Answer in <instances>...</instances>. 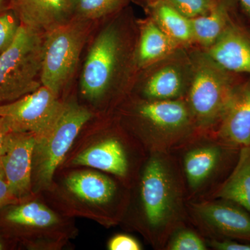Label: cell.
Listing matches in <instances>:
<instances>
[{
  "instance_id": "6da1fadb",
  "label": "cell",
  "mask_w": 250,
  "mask_h": 250,
  "mask_svg": "<svg viewBox=\"0 0 250 250\" xmlns=\"http://www.w3.org/2000/svg\"><path fill=\"white\" fill-rule=\"evenodd\" d=\"M187 190L177 156L149 153L138 179L139 228L155 250H164L171 233L188 223Z\"/></svg>"
},
{
  "instance_id": "7a4b0ae2",
  "label": "cell",
  "mask_w": 250,
  "mask_h": 250,
  "mask_svg": "<svg viewBox=\"0 0 250 250\" xmlns=\"http://www.w3.org/2000/svg\"><path fill=\"white\" fill-rule=\"evenodd\" d=\"M240 149L214 134H200L174 153L187 190V202L208 198L231 172Z\"/></svg>"
},
{
  "instance_id": "3957f363",
  "label": "cell",
  "mask_w": 250,
  "mask_h": 250,
  "mask_svg": "<svg viewBox=\"0 0 250 250\" xmlns=\"http://www.w3.org/2000/svg\"><path fill=\"white\" fill-rule=\"evenodd\" d=\"M134 116L141 144L149 153L174 152L198 132L186 98L152 101L141 99Z\"/></svg>"
},
{
  "instance_id": "277c9868",
  "label": "cell",
  "mask_w": 250,
  "mask_h": 250,
  "mask_svg": "<svg viewBox=\"0 0 250 250\" xmlns=\"http://www.w3.org/2000/svg\"><path fill=\"white\" fill-rule=\"evenodd\" d=\"M192 79L187 97L198 134H213L238 85L207 52L191 57Z\"/></svg>"
},
{
  "instance_id": "5b68a950",
  "label": "cell",
  "mask_w": 250,
  "mask_h": 250,
  "mask_svg": "<svg viewBox=\"0 0 250 250\" xmlns=\"http://www.w3.org/2000/svg\"><path fill=\"white\" fill-rule=\"evenodd\" d=\"M21 24L12 45L0 54V104L39 89L43 39Z\"/></svg>"
},
{
  "instance_id": "8992f818",
  "label": "cell",
  "mask_w": 250,
  "mask_h": 250,
  "mask_svg": "<svg viewBox=\"0 0 250 250\" xmlns=\"http://www.w3.org/2000/svg\"><path fill=\"white\" fill-rule=\"evenodd\" d=\"M86 21L62 23L45 33L42 44L41 81L59 95L72 78L88 36Z\"/></svg>"
},
{
  "instance_id": "52a82bcc",
  "label": "cell",
  "mask_w": 250,
  "mask_h": 250,
  "mask_svg": "<svg viewBox=\"0 0 250 250\" xmlns=\"http://www.w3.org/2000/svg\"><path fill=\"white\" fill-rule=\"evenodd\" d=\"M91 116V113L83 106L64 103L53 126L44 136L36 139L33 170L38 185H50L54 172Z\"/></svg>"
},
{
  "instance_id": "ba28073f",
  "label": "cell",
  "mask_w": 250,
  "mask_h": 250,
  "mask_svg": "<svg viewBox=\"0 0 250 250\" xmlns=\"http://www.w3.org/2000/svg\"><path fill=\"white\" fill-rule=\"evenodd\" d=\"M188 222L205 238L236 240L250 243V213L223 198L187 202Z\"/></svg>"
},
{
  "instance_id": "9c48e42d",
  "label": "cell",
  "mask_w": 250,
  "mask_h": 250,
  "mask_svg": "<svg viewBox=\"0 0 250 250\" xmlns=\"http://www.w3.org/2000/svg\"><path fill=\"white\" fill-rule=\"evenodd\" d=\"M122 46L120 31L113 24L97 36L81 77V91L85 98L99 100L111 88L121 60Z\"/></svg>"
},
{
  "instance_id": "30bf717a",
  "label": "cell",
  "mask_w": 250,
  "mask_h": 250,
  "mask_svg": "<svg viewBox=\"0 0 250 250\" xmlns=\"http://www.w3.org/2000/svg\"><path fill=\"white\" fill-rule=\"evenodd\" d=\"M63 105L58 95L42 85L14 102L0 104V117L13 131L32 133L38 139L53 126Z\"/></svg>"
},
{
  "instance_id": "8fae6325",
  "label": "cell",
  "mask_w": 250,
  "mask_h": 250,
  "mask_svg": "<svg viewBox=\"0 0 250 250\" xmlns=\"http://www.w3.org/2000/svg\"><path fill=\"white\" fill-rule=\"evenodd\" d=\"M149 65L151 69L141 86L143 100L159 101L186 98L192 79L190 57L177 49Z\"/></svg>"
},
{
  "instance_id": "7c38bea8",
  "label": "cell",
  "mask_w": 250,
  "mask_h": 250,
  "mask_svg": "<svg viewBox=\"0 0 250 250\" xmlns=\"http://www.w3.org/2000/svg\"><path fill=\"white\" fill-rule=\"evenodd\" d=\"M35 135L12 131L0 154V166L11 191L19 202L24 201L32 187Z\"/></svg>"
},
{
  "instance_id": "4fadbf2b",
  "label": "cell",
  "mask_w": 250,
  "mask_h": 250,
  "mask_svg": "<svg viewBox=\"0 0 250 250\" xmlns=\"http://www.w3.org/2000/svg\"><path fill=\"white\" fill-rule=\"evenodd\" d=\"M75 165L104 171L126 180L132 172V162L125 141L116 135L108 136L85 149L74 159Z\"/></svg>"
},
{
  "instance_id": "5bb4252c",
  "label": "cell",
  "mask_w": 250,
  "mask_h": 250,
  "mask_svg": "<svg viewBox=\"0 0 250 250\" xmlns=\"http://www.w3.org/2000/svg\"><path fill=\"white\" fill-rule=\"evenodd\" d=\"M21 24L36 32H47L67 22L72 14V0H9V8Z\"/></svg>"
},
{
  "instance_id": "9a60e30c",
  "label": "cell",
  "mask_w": 250,
  "mask_h": 250,
  "mask_svg": "<svg viewBox=\"0 0 250 250\" xmlns=\"http://www.w3.org/2000/svg\"><path fill=\"white\" fill-rule=\"evenodd\" d=\"M213 134L238 149L250 146V80L238 85Z\"/></svg>"
},
{
  "instance_id": "2e32d148",
  "label": "cell",
  "mask_w": 250,
  "mask_h": 250,
  "mask_svg": "<svg viewBox=\"0 0 250 250\" xmlns=\"http://www.w3.org/2000/svg\"><path fill=\"white\" fill-rule=\"evenodd\" d=\"M206 49L210 58L228 71L250 75V36L232 21Z\"/></svg>"
},
{
  "instance_id": "e0dca14e",
  "label": "cell",
  "mask_w": 250,
  "mask_h": 250,
  "mask_svg": "<svg viewBox=\"0 0 250 250\" xmlns=\"http://www.w3.org/2000/svg\"><path fill=\"white\" fill-rule=\"evenodd\" d=\"M66 185L78 198L97 205H111L118 193V184L113 179L90 171L70 174Z\"/></svg>"
},
{
  "instance_id": "ac0fdd59",
  "label": "cell",
  "mask_w": 250,
  "mask_h": 250,
  "mask_svg": "<svg viewBox=\"0 0 250 250\" xmlns=\"http://www.w3.org/2000/svg\"><path fill=\"white\" fill-rule=\"evenodd\" d=\"M208 198L231 200L250 213V146L240 149L232 170Z\"/></svg>"
},
{
  "instance_id": "d6986e66",
  "label": "cell",
  "mask_w": 250,
  "mask_h": 250,
  "mask_svg": "<svg viewBox=\"0 0 250 250\" xmlns=\"http://www.w3.org/2000/svg\"><path fill=\"white\" fill-rule=\"evenodd\" d=\"M237 0H215L205 16L191 19L193 41L206 48L218 39L231 22Z\"/></svg>"
},
{
  "instance_id": "ffe728a7",
  "label": "cell",
  "mask_w": 250,
  "mask_h": 250,
  "mask_svg": "<svg viewBox=\"0 0 250 250\" xmlns=\"http://www.w3.org/2000/svg\"><path fill=\"white\" fill-rule=\"evenodd\" d=\"M4 208L1 222L8 228H47L58 222L57 215L39 202H19Z\"/></svg>"
},
{
  "instance_id": "44dd1931",
  "label": "cell",
  "mask_w": 250,
  "mask_h": 250,
  "mask_svg": "<svg viewBox=\"0 0 250 250\" xmlns=\"http://www.w3.org/2000/svg\"><path fill=\"white\" fill-rule=\"evenodd\" d=\"M178 46L175 41L151 20L141 29L137 49L138 62L141 66H149L173 53Z\"/></svg>"
},
{
  "instance_id": "7402d4cb",
  "label": "cell",
  "mask_w": 250,
  "mask_h": 250,
  "mask_svg": "<svg viewBox=\"0 0 250 250\" xmlns=\"http://www.w3.org/2000/svg\"><path fill=\"white\" fill-rule=\"evenodd\" d=\"M153 21L178 45L193 41L191 20L179 12L166 0L152 5Z\"/></svg>"
},
{
  "instance_id": "603a6c76",
  "label": "cell",
  "mask_w": 250,
  "mask_h": 250,
  "mask_svg": "<svg viewBox=\"0 0 250 250\" xmlns=\"http://www.w3.org/2000/svg\"><path fill=\"white\" fill-rule=\"evenodd\" d=\"M205 237L190 225H182L171 233L164 250H207Z\"/></svg>"
},
{
  "instance_id": "cb8c5ba5",
  "label": "cell",
  "mask_w": 250,
  "mask_h": 250,
  "mask_svg": "<svg viewBox=\"0 0 250 250\" xmlns=\"http://www.w3.org/2000/svg\"><path fill=\"white\" fill-rule=\"evenodd\" d=\"M125 0H72V14L80 20L90 21L104 17L121 6Z\"/></svg>"
},
{
  "instance_id": "d4e9b609",
  "label": "cell",
  "mask_w": 250,
  "mask_h": 250,
  "mask_svg": "<svg viewBox=\"0 0 250 250\" xmlns=\"http://www.w3.org/2000/svg\"><path fill=\"white\" fill-rule=\"evenodd\" d=\"M21 24L12 10L7 9L0 12V54L12 45Z\"/></svg>"
},
{
  "instance_id": "484cf974",
  "label": "cell",
  "mask_w": 250,
  "mask_h": 250,
  "mask_svg": "<svg viewBox=\"0 0 250 250\" xmlns=\"http://www.w3.org/2000/svg\"><path fill=\"white\" fill-rule=\"evenodd\" d=\"M174 9L189 19L205 16L209 12L215 0H166Z\"/></svg>"
},
{
  "instance_id": "4316f807",
  "label": "cell",
  "mask_w": 250,
  "mask_h": 250,
  "mask_svg": "<svg viewBox=\"0 0 250 250\" xmlns=\"http://www.w3.org/2000/svg\"><path fill=\"white\" fill-rule=\"evenodd\" d=\"M208 248L215 250H250V243L236 240L205 238Z\"/></svg>"
},
{
  "instance_id": "83f0119b",
  "label": "cell",
  "mask_w": 250,
  "mask_h": 250,
  "mask_svg": "<svg viewBox=\"0 0 250 250\" xmlns=\"http://www.w3.org/2000/svg\"><path fill=\"white\" fill-rule=\"evenodd\" d=\"M110 250H141L142 246L133 237L125 234H118L113 236L108 244Z\"/></svg>"
},
{
  "instance_id": "f1b7e54d",
  "label": "cell",
  "mask_w": 250,
  "mask_h": 250,
  "mask_svg": "<svg viewBox=\"0 0 250 250\" xmlns=\"http://www.w3.org/2000/svg\"><path fill=\"white\" fill-rule=\"evenodd\" d=\"M17 202H19V200L15 197L14 193L11 191L0 166V209L6 206L13 205Z\"/></svg>"
},
{
  "instance_id": "f546056e",
  "label": "cell",
  "mask_w": 250,
  "mask_h": 250,
  "mask_svg": "<svg viewBox=\"0 0 250 250\" xmlns=\"http://www.w3.org/2000/svg\"><path fill=\"white\" fill-rule=\"evenodd\" d=\"M12 129L4 118L0 117V154L2 151L9 135L12 132Z\"/></svg>"
},
{
  "instance_id": "4dcf8cb0",
  "label": "cell",
  "mask_w": 250,
  "mask_h": 250,
  "mask_svg": "<svg viewBox=\"0 0 250 250\" xmlns=\"http://www.w3.org/2000/svg\"><path fill=\"white\" fill-rule=\"evenodd\" d=\"M246 14L250 17V0H238Z\"/></svg>"
},
{
  "instance_id": "1f68e13d",
  "label": "cell",
  "mask_w": 250,
  "mask_h": 250,
  "mask_svg": "<svg viewBox=\"0 0 250 250\" xmlns=\"http://www.w3.org/2000/svg\"><path fill=\"white\" fill-rule=\"evenodd\" d=\"M7 0H0V12L4 10V4Z\"/></svg>"
},
{
  "instance_id": "d6a6232c",
  "label": "cell",
  "mask_w": 250,
  "mask_h": 250,
  "mask_svg": "<svg viewBox=\"0 0 250 250\" xmlns=\"http://www.w3.org/2000/svg\"><path fill=\"white\" fill-rule=\"evenodd\" d=\"M4 249V243L0 240V250Z\"/></svg>"
}]
</instances>
